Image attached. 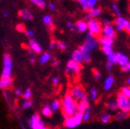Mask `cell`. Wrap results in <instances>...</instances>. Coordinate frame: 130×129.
<instances>
[{"label":"cell","mask_w":130,"mask_h":129,"mask_svg":"<svg viewBox=\"0 0 130 129\" xmlns=\"http://www.w3.org/2000/svg\"><path fill=\"white\" fill-rule=\"evenodd\" d=\"M66 25H67V27H69V28H71V29L73 26H74V25H75V24H73L71 22H68V23H67V24H66Z\"/></svg>","instance_id":"db71d44e"},{"label":"cell","mask_w":130,"mask_h":129,"mask_svg":"<svg viewBox=\"0 0 130 129\" xmlns=\"http://www.w3.org/2000/svg\"><path fill=\"white\" fill-rule=\"evenodd\" d=\"M29 61H30L31 64H34V63L35 62V58H31L30 60H29Z\"/></svg>","instance_id":"9f6ffc18"},{"label":"cell","mask_w":130,"mask_h":129,"mask_svg":"<svg viewBox=\"0 0 130 129\" xmlns=\"http://www.w3.org/2000/svg\"><path fill=\"white\" fill-rule=\"evenodd\" d=\"M84 44L86 45V47H87L90 52H94L96 49L99 48L100 41H99V39H98L97 37L94 36L91 33H89V31H88Z\"/></svg>","instance_id":"ba28073f"},{"label":"cell","mask_w":130,"mask_h":129,"mask_svg":"<svg viewBox=\"0 0 130 129\" xmlns=\"http://www.w3.org/2000/svg\"><path fill=\"white\" fill-rule=\"evenodd\" d=\"M13 61L9 54H5L3 59L2 78L4 79H12Z\"/></svg>","instance_id":"3957f363"},{"label":"cell","mask_w":130,"mask_h":129,"mask_svg":"<svg viewBox=\"0 0 130 129\" xmlns=\"http://www.w3.org/2000/svg\"><path fill=\"white\" fill-rule=\"evenodd\" d=\"M125 31H126V32L127 33V34L130 35V21H129V22H128V24H126V28H125Z\"/></svg>","instance_id":"816d5d0a"},{"label":"cell","mask_w":130,"mask_h":129,"mask_svg":"<svg viewBox=\"0 0 130 129\" xmlns=\"http://www.w3.org/2000/svg\"><path fill=\"white\" fill-rule=\"evenodd\" d=\"M129 115H130L129 113H126V112H124V111L119 110L115 115V119H116L117 121H123V120H126L129 117Z\"/></svg>","instance_id":"603a6c76"},{"label":"cell","mask_w":130,"mask_h":129,"mask_svg":"<svg viewBox=\"0 0 130 129\" xmlns=\"http://www.w3.org/2000/svg\"><path fill=\"white\" fill-rule=\"evenodd\" d=\"M88 27H89V33H91L95 37H99L102 33L103 24L97 18H93L92 20L88 22Z\"/></svg>","instance_id":"8992f818"},{"label":"cell","mask_w":130,"mask_h":129,"mask_svg":"<svg viewBox=\"0 0 130 129\" xmlns=\"http://www.w3.org/2000/svg\"><path fill=\"white\" fill-rule=\"evenodd\" d=\"M76 29L79 33H86L89 31L88 27V22H85L83 20H79L76 23Z\"/></svg>","instance_id":"e0dca14e"},{"label":"cell","mask_w":130,"mask_h":129,"mask_svg":"<svg viewBox=\"0 0 130 129\" xmlns=\"http://www.w3.org/2000/svg\"><path fill=\"white\" fill-rule=\"evenodd\" d=\"M43 22L44 23V24H46L48 26H52V24H53V17L50 14H45L43 17Z\"/></svg>","instance_id":"836d02e7"},{"label":"cell","mask_w":130,"mask_h":129,"mask_svg":"<svg viewBox=\"0 0 130 129\" xmlns=\"http://www.w3.org/2000/svg\"><path fill=\"white\" fill-rule=\"evenodd\" d=\"M99 119H100V121L102 124H108L113 119V116L109 112H103V113H101L100 115Z\"/></svg>","instance_id":"ffe728a7"},{"label":"cell","mask_w":130,"mask_h":129,"mask_svg":"<svg viewBox=\"0 0 130 129\" xmlns=\"http://www.w3.org/2000/svg\"><path fill=\"white\" fill-rule=\"evenodd\" d=\"M3 15H4V17H7V16H8V12H5Z\"/></svg>","instance_id":"680465c9"},{"label":"cell","mask_w":130,"mask_h":129,"mask_svg":"<svg viewBox=\"0 0 130 129\" xmlns=\"http://www.w3.org/2000/svg\"><path fill=\"white\" fill-rule=\"evenodd\" d=\"M107 107L109 111L111 112H117L118 110V102H117V99H110L107 101V104H106Z\"/></svg>","instance_id":"d6986e66"},{"label":"cell","mask_w":130,"mask_h":129,"mask_svg":"<svg viewBox=\"0 0 130 129\" xmlns=\"http://www.w3.org/2000/svg\"><path fill=\"white\" fill-rule=\"evenodd\" d=\"M49 7H50V9H51V10H54V9H55V5L53 4V3H50V5H49Z\"/></svg>","instance_id":"11a10c76"},{"label":"cell","mask_w":130,"mask_h":129,"mask_svg":"<svg viewBox=\"0 0 130 129\" xmlns=\"http://www.w3.org/2000/svg\"><path fill=\"white\" fill-rule=\"evenodd\" d=\"M36 6L40 8H44L46 6V3H45V0H39L38 2L36 3Z\"/></svg>","instance_id":"ee69618b"},{"label":"cell","mask_w":130,"mask_h":129,"mask_svg":"<svg viewBox=\"0 0 130 129\" xmlns=\"http://www.w3.org/2000/svg\"><path fill=\"white\" fill-rule=\"evenodd\" d=\"M102 24L103 25H108V24H112V23H111V21L109 20L108 18H107V17H105V18H103L102 19Z\"/></svg>","instance_id":"c3c4849f"},{"label":"cell","mask_w":130,"mask_h":129,"mask_svg":"<svg viewBox=\"0 0 130 129\" xmlns=\"http://www.w3.org/2000/svg\"><path fill=\"white\" fill-rule=\"evenodd\" d=\"M81 64L75 62L72 60H70L66 64V69H65V72L66 75L70 78H74L77 77L81 71Z\"/></svg>","instance_id":"277c9868"},{"label":"cell","mask_w":130,"mask_h":129,"mask_svg":"<svg viewBox=\"0 0 130 129\" xmlns=\"http://www.w3.org/2000/svg\"><path fill=\"white\" fill-rule=\"evenodd\" d=\"M98 99H99V91L95 88H91L89 89V99L95 102Z\"/></svg>","instance_id":"4316f807"},{"label":"cell","mask_w":130,"mask_h":129,"mask_svg":"<svg viewBox=\"0 0 130 129\" xmlns=\"http://www.w3.org/2000/svg\"><path fill=\"white\" fill-rule=\"evenodd\" d=\"M28 45H29V48H30L34 53H41L42 52H43V47L41 46L35 39H31L28 42Z\"/></svg>","instance_id":"2e32d148"},{"label":"cell","mask_w":130,"mask_h":129,"mask_svg":"<svg viewBox=\"0 0 130 129\" xmlns=\"http://www.w3.org/2000/svg\"><path fill=\"white\" fill-rule=\"evenodd\" d=\"M15 94L17 96H20V95H23V92H22V90H21L20 89H15Z\"/></svg>","instance_id":"f5cc1de1"},{"label":"cell","mask_w":130,"mask_h":129,"mask_svg":"<svg viewBox=\"0 0 130 129\" xmlns=\"http://www.w3.org/2000/svg\"><path fill=\"white\" fill-rule=\"evenodd\" d=\"M130 62L129 58L123 53H117V64L119 65L121 68H124L125 66Z\"/></svg>","instance_id":"4fadbf2b"},{"label":"cell","mask_w":130,"mask_h":129,"mask_svg":"<svg viewBox=\"0 0 130 129\" xmlns=\"http://www.w3.org/2000/svg\"><path fill=\"white\" fill-rule=\"evenodd\" d=\"M99 41H100V44H105V45H113L114 42H115V39L112 38H108V37H104L101 36L99 38Z\"/></svg>","instance_id":"cb8c5ba5"},{"label":"cell","mask_w":130,"mask_h":129,"mask_svg":"<svg viewBox=\"0 0 130 129\" xmlns=\"http://www.w3.org/2000/svg\"><path fill=\"white\" fill-rule=\"evenodd\" d=\"M69 93L71 95V97L75 99L78 103L79 102H89V98L88 97L87 93L83 89V88L79 85H75L70 89Z\"/></svg>","instance_id":"7a4b0ae2"},{"label":"cell","mask_w":130,"mask_h":129,"mask_svg":"<svg viewBox=\"0 0 130 129\" xmlns=\"http://www.w3.org/2000/svg\"><path fill=\"white\" fill-rule=\"evenodd\" d=\"M107 61L112 63V64H117V53L113 52L109 55H108L107 56Z\"/></svg>","instance_id":"d6a6232c"},{"label":"cell","mask_w":130,"mask_h":129,"mask_svg":"<svg viewBox=\"0 0 130 129\" xmlns=\"http://www.w3.org/2000/svg\"><path fill=\"white\" fill-rule=\"evenodd\" d=\"M89 14L92 16V18H97L100 14H102V8L100 7V6H96V7L90 8L89 10Z\"/></svg>","instance_id":"44dd1931"},{"label":"cell","mask_w":130,"mask_h":129,"mask_svg":"<svg viewBox=\"0 0 130 129\" xmlns=\"http://www.w3.org/2000/svg\"><path fill=\"white\" fill-rule=\"evenodd\" d=\"M57 47H58L61 51H64V50L67 49V45H66V43L63 42H61V41L57 42Z\"/></svg>","instance_id":"60d3db41"},{"label":"cell","mask_w":130,"mask_h":129,"mask_svg":"<svg viewBox=\"0 0 130 129\" xmlns=\"http://www.w3.org/2000/svg\"><path fill=\"white\" fill-rule=\"evenodd\" d=\"M34 104L31 100H25L22 105V108L23 109H27V108H32Z\"/></svg>","instance_id":"74e56055"},{"label":"cell","mask_w":130,"mask_h":129,"mask_svg":"<svg viewBox=\"0 0 130 129\" xmlns=\"http://www.w3.org/2000/svg\"><path fill=\"white\" fill-rule=\"evenodd\" d=\"M89 107H90L89 102H83V101H82V102L78 103V110H79V112L81 114H83L86 111V109Z\"/></svg>","instance_id":"f546056e"},{"label":"cell","mask_w":130,"mask_h":129,"mask_svg":"<svg viewBox=\"0 0 130 129\" xmlns=\"http://www.w3.org/2000/svg\"><path fill=\"white\" fill-rule=\"evenodd\" d=\"M113 68H114V64H112V63L108 62V61H107V64H106V69H107V71H112Z\"/></svg>","instance_id":"7dc6e473"},{"label":"cell","mask_w":130,"mask_h":129,"mask_svg":"<svg viewBox=\"0 0 130 129\" xmlns=\"http://www.w3.org/2000/svg\"><path fill=\"white\" fill-rule=\"evenodd\" d=\"M30 1H31V2H32V3H35V4H36L39 0H30Z\"/></svg>","instance_id":"91938a15"},{"label":"cell","mask_w":130,"mask_h":129,"mask_svg":"<svg viewBox=\"0 0 130 129\" xmlns=\"http://www.w3.org/2000/svg\"><path fill=\"white\" fill-rule=\"evenodd\" d=\"M120 92H121L123 95L126 96V97L130 98V86L126 85L124 87H122L121 89H120Z\"/></svg>","instance_id":"d590c367"},{"label":"cell","mask_w":130,"mask_h":129,"mask_svg":"<svg viewBox=\"0 0 130 129\" xmlns=\"http://www.w3.org/2000/svg\"><path fill=\"white\" fill-rule=\"evenodd\" d=\"M16 30L18 31V32H24L25 33V26H24V24H17V25H16Z\"/></svg>","instance_id":"7bdbcfd3"},{"label":"cell","mask_w":130,"mask_h":129,"mask_svg":"<svg viewBox=\"0 0 130 129\" xmlns=\"http://www.w3.org/2000/svg\"><path fill=\"white\" fill-rule=\"evenodd\" d=\"M101 35L104 37H108V38L115 39L117 36V30L115 29V27H114L113 24L103 25Z\"/></svg>","instance_id":"8fae6325"},{"label":"cell","mask_w":130,"mask_h":129,"mask_svg":"<svg viewBox=\"0 0 130 129\" xmlns=\"http://www.w3.org/2000/svg\"><path fill=\"white\" fill-rule=\"evenodd\" d=\"M115 81H116L115 77L112 76V75H108V76L104 79L103 89H105L106 91H109L110 89L113 88L114 84H115Z\"/></svg>","instance_id":"5bb4252c"},{"label":"cell","mask_w":130,"mask_h":129,"mask_svg":"<svg viewBox=\"0 0 130 129\" xmlns=\"http://www.w3.org/2000/svg\"><path fill=\"white\" fill-rule=\"evenodd\" d=\"M42 113L44 117H51L52 114L53 113V110H52V107L50 105H45L43 107V108L42 109Z\"/></svg>","instance_id":"4dcf8cb0"},{"label":"cell","mask_w":130,"mask_h":129,"mask_svg":"<svg viewBox=\"0 0 130 129\" xmlns=\"http://www.w3.org/2000/svg\"><path fill=\"white\" fill-rule=\"evenodd\" d=\"M82 122H83V114L78 112L76 115L72 116V117H67V118L65 119L64 125L67 128L72 129L79 126Z\"/></svg>","instance_id":"5b68a950"},{"label":"cell","mask_w":130,"mask_h":129,"mask_svg":"<svg viewBox=\"0 0 130 129\" xmlns=\"http://www.w3.org/2000/svg\"><path fill=\"white\" fill-rule=\"evenodd\" d=\"M78 3L80 5L82 10L85 11V12H89V8L88 6V0H77Z\"/></svg>","instance_id":"e575fe53"},{"label":"cell","mask_w":130,"mask_h":129,"mask_svg":"<svg viewBox=\"0 0 130 129\" xmlns=\"http://www.w3.org/2000/svg\"><path fill=\"white\" fill-rule=\"evenodd\" d=\"M117 102L118 105V109L130 114V98L126 97L121 92L117 95Z\"/></svg>","instance_id":"52a82bcc"},{"label":"cell","mask_w":130,"mask_h":129,"mask_svg":"<svg viewBox=\"0 0 130 129\" xmlns=\"http://www.w3.org/2000/svg\"><path fill=\"white\" fill-rule=\"evenodd\" d=\"M100 48H101L102 53L106 55V56H108L109 55L110 53H112L114 52L113 50V45H105V44H102L100 45Z\"/></svg>","instance_id":"d4e9b609"},{"label":"cell","mask_w":130,"mask_h":129,"mask_svg":"<svg viewBox=\"0 0 130 129\" xmlns=\"http://www.w3.org/2000/svg\"><path fill=\"white\" fill-rule=\"evenodd\" d=\"M128 11H129V13H130V2H129V4H128Z\"/></svg>","instance_id":"94428289"},{"label":"cell","mask_w":130,"mask_h":129,"mask_svg":"<svg viewBox=\"0 0 130 129\" xmlns=\"http://www.w3.org/2000/svg\"><path fill=\"white\" fill-rule=\"evenodd\" d=\"M52 56L49 53H43V54L40 56V63L42 65L46 64L50 60H51Z\"/></svg>","instance_id":"83f0119b"},{"label":"cell","mask_w":130,"mask_h":129,"mask_svg":"<svg viewBox=\"0 0 130 129\" xmlns=\"http://www.w3.org/2000/svg\"><path fill=\"white\" fill-rule=\"evenodd\" d=\"M53 84L55 85V86H57V85L59 84V78L58 77H53Z\"/></svg>","instance_id":"681fc988"},{"label":"cell","mask_w":130,"mask_h":129,"mask_svg":"<svg viewBox=\"0 0 130 129\" xmlns=\"http://www.w3.org/2000/svg\"><path fill=\"white\" fill-rule=\"evenodd\" d=\"M71 56V60L74 61L75 62L79 63V64H82V63H84L83 55H82V53H81V52L79 50V49H78V50L73 51Z\"/></svg>","instance_id":"9a60e30c"},{"label":"cell","mask_w":130,"mask_h":129,"mask_svg":"<svg viewBox=\"0 0 130 129\" xmlns=\"http://www.w3.org/2000/svg\"><path fill=\"white\" fill-rule=\"evenodd\" d=\"M99 3V0H88V6L89 8H93V7H96Z\"/></svg>","instance_id":"ab89813d"},{"label":"cell","mask_w":130,"mask_h":129,"mask_svg":"<svg viewBox=\"0 0 130 129\" xmlns=\"http://www.w3.org/2000/svg\"><path fill=\"white\" fill-rule=\"evenodd\" d=\"M92 75H93L94 79H95L96 80H100V79H101V73H100V71L96 70V69L92 70Z\"/></svg>","instance_id":"f35d334b"},{"label":"cell","mask_w":130,"mask_h":129,"mask_svg":"<svg viewBox=\"0 0 130 129\" xmlns=\"http://www.w3.org/2000/svg\"><path fill=\"white\" fill-rule=\"evenodd\" d=\"M61 110L65 117H72L79 112L78 110V102L71 97L70 93H66L61 100Z\"/></svg>","instance_id":"6da1fadb"},{"label":"cell","mask_w":130,"mask_h":129,"mask_svg":"<svg viewBox=\"0 0 130 129\" xmlns=\"http://www.w3.org/2000/svg\"><path fill=\"white\" fill-rule=\"evenodd\" d=\"M92 16L89 14V13L88 12L87 14H86V15H85V20H86V22H89V21H90V20H92Z\"/></svg>","instance_id":"f907efd6"},{"label":"cell","mask_w":130,"mask_h":129,"mask_svg":"<svg viewBox=\"0 0 130 129\" xmlns=\"http://www.w3.org/2000/svg\"><path fill=\"white\" fill-rule=\"evenodd\" d=\"M128 22H129V20L124 16H118L114 20V27L117 30V32H121V31L125 30Z\"/></svg>","instance_id":"30bf717a"},{"label":"cell","mask_w":130,"mask_h":129,"mask_svg":"<svg viewBox=\"0 0 130 129\" xmlns=\"http://www.w3.org/2000/svg\"><path fill=\"white\" fill-rule=\"evenodd\" d=\"M51 107L53 113L57 112L60 108H61V102L60 100H58V99H55L51 103Z\"/></svg>","instance_id":"f1b7e54d"},{"label":"cell","mask_w":130,"mask_h":129,"mask_svg":"<svg viewBox=\"0 0 130 129\" xmlns=\"http://www.w3.org/2000/svg\"><path fill=\"white\" fill-rule=\"evenodd\" d=\"M56 47H57V42H53H53H50V45H49V50L53 51V50H54Z\"/></svg>","instance_id":"bcb514c9"},{"label":"cell","mask_w":130,"mask_h":129,"mask_svg":"<svg viewBox=\"0 0 130 129\" xmlns=\"http://www.w3.org/2000/svg\"><path fill=\"white\" fill-rule=\"evenodd\" d=\"M126 85H127V86H130V76L126 79Z\"/></svg>","instance_id":"6f0895ef"},{"label":"cell","mask_w":130,"mask_h":129,"mask_svg":"<svg viewBox=\"0 0 130 129\" xmlns=\"http://www.w3.org/2000/svg\"><path fill=\"white\" fill-rule=\"evenodd\" d=\"M79 50L81 52V53H82V55H83V58H84V63H86V64H88V63H89L90 61H91V59H92V56H91V52L89 50V49L86 47V45L84 44H81L80 46H79Z\"/></svg>","instance_id":"7c38bea8"},{"label":"cell","mask_w":130,"mask_h":129,"mask_svg":"<svg viewBox=\"0 0 130 129\" xmlns=\"http://www.w3.org/2000/svg\"><path fill=\"white\" fill-rule=\"evenodd\" d=\"M121 71L125 73H129L130 74V62L126 66H125L124 68H121Z\"/></svg>","instance_id":"f6af8a7d"},{"label":"cell","mask_w":130,"mask_h":129,"mask_svg":"<svg viewBox=\"0 0 130 129\" xmlns=\"http://www.w3.org/2000/svg\"><path fill=\"white\" fill-rule=\"evenodd\" d=\"M110 8H111L112 13L116 15V17L121 16V11H120L119 7H118V4H117L116 2H112L111 4H110Z\"/></svg>","instance_id":"484cf974"},{"label":"cell","mask_w":130,"mask_h":129,"mask_svg":"<svg viewBox=\"0 0 130 129\" xmlns=\"http://www.w3.org/2000/svg\"><path fill=\"white\" fill-rule=\"evenodd\" d=\"M23 97L25 99H27V100H29V99H31V97H32V90H31V89H25V90L23 92Z\"/></svg>","instance_id":"8d00e7d4"},{"label":"cell","mask_w":130,"mask_h":129,"mask_svg":"<svg viewBox=\"0 0 130 129\" xmlns=\"http://www.w3.org/2000/svg\"><path fill=\"white\" fill-rule=\"evenodd\" d=\"M91 116H92V109L90 107H89L83 113V121L86 122L89 121L90 118H91Z\"/></svg>","instance_id":"1f68e13d"},{"label":"cell","mask_w":130,"mask_h":129,"mask_svg":"<svg viewBox=\"0 0 130 129\" xmlns=\"http://www.w3.org/2000/svg\"><path fill=\"white\" fill-rule=\"evenodd\" d=\"M19 17L25 21H32L34 19L32 13L27 9H22L19 11Z\"/></svg>","instance_id":"ac0fdd59"},{"label":"cell","mask_w":130,"mask_h":129,"mask_svg":"<svg viewBox=\"0 0 130 129\" xmlns=\"http://www.w3.org/2000/svg\"><path fill=\"white\" fill-rule=\"evenodd\" d=\"M25 35L27 37H30V38H32L35 36V31L32 30V29H28V30L25 31Z\"/></svg>","instance_id":"b9f144b4"},{"label":"cell","mask_w":130,"mask_h":129,"mask_svg":"<svg viewBox=\"0 0 130 129\" xmlns=\"http://www.w3.org/2000/svg\"><path fill=\"white\" fill-rule=\"evenodd\" d=\"M28 125L31 127V129H47V127L44 125L43 121H42L41 117L38 114H34L29 119Z\"/></svg>","instance_id":"9c48e42d"},{"label":"cell","mask_w":130,"mask_h":129,"mask_svg":"<svg viewBox=\"0 0 130 129\" xmlns=\"http://www.w3.org/2000/svg\"><path fill=\"white\" fill-rule=\"evenodd\" d=\"M13 83L12 79H4V78H0V89H7L11 87Z\"/></svg>","instance_id":"7402d4cb"}]
</instances>
